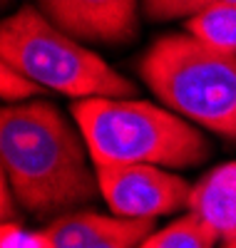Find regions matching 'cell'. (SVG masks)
I'll return each mask as SVG.
<instances>
[{"instance_id": "obj_2", "label": "cell", "mask_w": 236, "mask_h": 248, "mask_svg": "<svg viewBox=\"0 0 236 248\" xmlns=\"http://www.w3.org/2000/svg\"><path fill=\"white\" fill-rule=\"evenodd\" d=\"M95 167L157 164L197 167L211 154L209 139L174 109L132 97H87L70 107Z\"/></svg>"}, {"instance_id": "obj_1", "label": "cell", "mask_w": 236, "mask_h": 248, "mask_svg": "<svg viewBox=\"0 0 236 248\" xmlns=\"http://www.w3.org/2000/svg\"><path fill=\"white\" fill-rule=\"evenodd\" d=\"M87 144L52 102L30 99L0 112V164L17 203L33 216H55L100 194Z\"/></svg>"}, {"instance_id": "obj_9", "label": "cell", "mask_w": 236, "mask_h": 248, "mask_svg": "<svg viewBox=\"0 0 236 248\" xmlns=\"http://www.w3.org/2000/svg\"><path fill=\"white\" fill-rule=\"evenodd\" d=\"M186 32L214 50L236 55V3L209 5L186 17Z\"/></svg>"}, {"instance_id": "obj_15", "label": "cell", "mask_w": 236, "mask_h": 248, "mask_svg": "<svg viewBox=\"0 0 236 248\" xmlns=\"http://www.w3.org/2000/svg\"><path fill=\"white\" fill-rule=\"evenodd\" d=\"M0 211H3V223H8V221H15V216H17V196H15V191H13V186H10V181L3 176L0 179Z\"/></svg>"}, {"instance_id": "obj_14", "label": "cell", "mask_w": 236, "mask_h": 248, "mask_svg": "<svg viewBox=\"0 0 236 248\" xmlns=\"http://www.w3.org/2000/svg\"><path fill=\"white\" fill-rule=\"evenodd\" d=\"M0 248H55L45 231H25L17 221L3 223Z\"/></svg>"}, {"instance_id": "obj_4", "label": "cell", "mask_w": 236, "mask_h": 248, "mask_svg": "<svg viewBox=\"0 0 236 248\" xmlns=\"http://www.w3.org/2000/svg\"><path fill=\"white\" fill-rule=\"evenodd\" d=\"M0 62L30 75L45 90L75 99L132 97L137 85L82 40L60 30L35 5H23L0 25Z\"/></svg>"}, {"instance_id": "obj_7", "label": "cell", "mask_w": 236, "mask_h": 248, "mask_svg": "<svg viewBox=\"0 0 236 248\" xmlns=\"http://www.w3.org/2000/svg\"><path fill=\"white\" fill-rule=\"evenodd\" d=\"M189 211L224 243L236 241V161L214 167L191 186Z\"/></svg>"}, {"instance_id": "obj_10", "label": "cell", "mask_w": 236, "mask_h": 248, "mask_svg": "<svg viewBox=\"0 0 236 248\" xmlns=\"http://www.w3.org/2000/svg\"><path fill=\"white\" fill-rule=\"evenodd\" d=\"M217 241L219 236L199 216L189 211L164 229L152 231L139 243V248H214Z\"/></svg>"}, {"instance_id": "obj_13", "label": "cell", "mask_w": 236, "mask_h": 248, "mask_svg": "<svg viewBox=\"0 0 236 248\" xmlns=\"http://www.w3.org/2000/svg\"><path fill=\"white\" fill-rule=\"evenodd\" d=\"M217 3H236V0H142V10L154 23H167L177 17H191Z\"/></svg>"}, {"instance_id": "obj_8", "label": "cell", "mask_w": 236, "mask_h": 248, "mask_svg": "<svg viewBox=\"0 0 236 248\" xmlns=\"http://www.w3.org/2000/svg\"><path fill=\"white\" fill-rule=\"evenodd\" d=\"M119 216H107L100 211H72L57 216L48 229V238L55 248H92L107 231L117 223Z\"/></svg>"}, {"instance_id": "obj_16", "label": "cell", "mask_w": 236, "mask_h": 248, "mask_svg": "<svg viewBox=\"0 0 236 248\" xmlns=\"http://www.w3.org/2000/svg\"><path fill=\"white\" fill-rule=\"evenodd\" d=\"M224 248H236V241H231V243H224Z\"/></svg>"}, {"instance_id": "obj_6", "label": "cell", "mask_w": 236, "mask_h": 248, "mask_svg": "<svg viewBox=\"0 0 236 248\" xmlns=\"http://www.w3.org/2000/svg\"><path fill=\"white\" fill-rule=\"evenodd\" d=\"M37 5L82 43L127 45L139 32V0H37Z\"/></svg>"}, {"instance_id": "obj_17", "label": "cell", "mask_w": 236, "mask_h": 248, "mask_svg": "<svg viewBox=\"0 0 236 248\" xmlns=\"http://www.w3.org/2000/svg\"><path fill=\"white\" fill-rule=\"evenodd\" d=\"M0 3H3V8H8V5L13 3V0H0Z\"/></svg>"}, {"instance_id": "obj_5", "label": "cell", "mask_w": 236, "mask_h": 248, "mask_svg": "<svg viewBox=\"0 0 236 248\" xmlns=\"http://www.w3.org/2000/svg\"><path fill=\"white\" fill-rule=\"evenodd\" d=\"M100 194L122 218H159L189 206L191 184L157 164L95 167Z\"/></svg>"}, {"instance_id": "obj_12", "label": "cell", "mask_w": 236, "mask_h": 248, "mask_svg": "<svg viewBox=\"0 0 236 248\" xmlns=\"http://www.w3.org/2000/svg\"><path fill=\"white\" fill-rule=\"evenodd\" d=\"M45 92L48 90L42 87L40 82H35L30 75L20 72L17 67L8 65V62H0V97H3V102L20 105V102L37 99Z\"/></svg>"}, {"instance_id": "obj_3", "label": "cell", "mask_w": 236, "mask_h": 248, "mask_svg": "<svg viewBox=\"0 0 236 248\" xmlns=\"http://www.w3.org/2000/svg\"><path fill=\"white\" fill-rule=\"evenodd\" d=\"M137 70L169 109L236 141V55L171 32L147 47Z\"/></svg>"}, {"instance_id": "obj_11", "label": "cell", "mask_w": 236, "mask_h": 248, "mask_svg": "<svg viewBox=\"0 0 236 248\" xmlns=\"http://www.w3.org/2000/svg\"><path fill=\"white\" fill-rule=\"evenodd\" d=\"M154 231V218H117L92 248H139V243Z\"/></svg>"}]
</instances>
